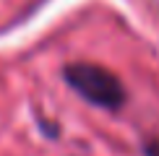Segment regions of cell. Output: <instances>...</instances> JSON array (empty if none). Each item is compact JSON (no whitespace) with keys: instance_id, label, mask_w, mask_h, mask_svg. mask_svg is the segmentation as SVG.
Returning <instances> with one entry per match:
<instances>
[{"instance_id":"obj_2","label":"cell","mask_w":159,"mask_h":156,"mask_svg":"<svg viewBox=\"0 0 159 156\" xmlns=\"http://www.w3.org/2000/svg\"><path fill=\"white\" fill-rule=\"evenodd\" d=\"M143 154L146 156H159V141H146L143 143Z\"/></svg>"},{"instance_id":"obj_1","label":"cell","mask_w":159,"mask_h":156,"mask_svg":"<svg viewBox=\"0 0 159 156\" xmlns=\"http://www.w3.org/2000/svg\"><path fill=\"white\" fill-rule=\"evenodd\" d=\"M68 86L81 94L86 102L97 104L104 109H117L125 104V89L120 83V78L115 73H110L107 68L94 63H70L63 70Z\"/></svg>"}]
</instances>
